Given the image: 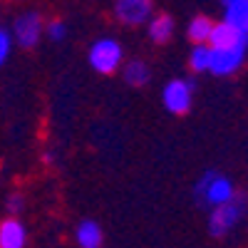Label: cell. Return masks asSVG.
I'll return each mask as SVG.
<instances>
[{"label":"cell","instance_id":"6da1fadb","mask_svg":"<svg viewBox=\"0 0 248 248\" xmlns=\"http://www.w3.org/2000/svg\"><path fill=\"white\" fill-rule=\"evenodd\" d=\"M236 194H238L236 184L216 169L203 171L199 181L194 184V201L199 206H206V209H216V206L229 203Z\"/></svg>","mask_w":248,"mask_h":248},{"label":"cell","instance_id":"7a4b0ae2","mask_svg":"<svg viewBox=\"0 0 248 248\" xmlns=\"http://www.w3.org/2000/svg\"><path fill=\"white\" fill-rule=\"evenodd\" d=\"M87 62L97 75H105V77L117 75L119 67L124 65V47L117 37L109 35L97 37L87 50Z\"/></svg>","mask_w":248,"mask_h":248},{"label":"cell","instance_id":"3957f363","mask_svg":"<svg viewBox=\"0 0 248 248\" xmlns=\"http://www.w3.org/2000/svg\"><path fill=\"white\" fill-rule=\"evenodd\" d=\"M246 214H248V196L238 191L229 203L211 209V214H209V233L214 238H226L246 218Z\"/></svg>","mask_w":248,"mask_h":248},{"label":"cell","instance_id":"277c9868","mask_svg":"<svg viewBox=\"0 0 248 248\" xmlns=\"http://www.w3.org/2000/svg\"><path fill=\"white\" fill-rule=\"evenodd\" d=\"M194 92H196V82L189 77H176L169 79L161 87V105L169 114L184 117L194 105Z\"/></svg>","mask_w":248,"mask_h":248},{"label":"cell","instance_id":"5b68a950","mask_svg":"<svg viewBox=\"0 0 248 248\" xmlns=\"http://www.w3.org/2000/svg\"><path fill=\"white\" fill-rule=\"evenodd\" d=\"M13 43L20 45V50H32L40 45V37L45 35V20L37 10H23L13 20Z\"/></svg>","mask_w":248,"mask_h":248},{"label":"cell","instance_id":"8992f818","mask_svg":"<svg viewBox=\"0 0 248 248\" xmlns=\"http://www.w3.org/2000/svg\"><path fill=\"white\" fill-rule=\"evenodd\" d=\"M246 55H248V32H243L241 40L229 50H211L209 72L214 77H231V75H236L243 67Z\"/></svg>","mask_w":248,"mask_h":248},{"label":"cell","instance_id":"52a82bcc","mask_svg":"<svg viewBox=\"0 0 248 248\" xmlns=\"http://www.w3.org/2000/svg\"><path fill=\"white\" fill-rule=\"evenodd\" d=\"M112 13L117 17V23L127 25V28H139L152 20L154 5L149 0H117L112 5Z\"/></svg>","mask_w":248,"mask_h":248},{"label":"cell","instance_id":"ba28073f","mask_svg":"<svg viewBox=\"0 0 248 248\" xmlns=\"http://www.w3.org/2000/svg\"><path fill=\"white\" fill-rule=\"evenodd\" d=\"M221 23L233 28L238 35L248 32V0H223L221 3Z\"/></svg>","mask_w":248,"mask_h":248},{"label":"cell","instance_id":"9c48e42d","mask_svg":"<svg viewBox=\"0 0 248 248\" xmlns=\"http://www.w3.org/2000/svg\"><path fill=\"white\" fill-rule=\"evenodd\" d=\"M28 246V226L20 218H3L0 221V248H25Z\"/></svg>","mask_w":248,"mask_h":248},{"label":"cell","instance_id":"30bf717a","mask_svg":"<svg viewBox=\"0 0 248 248\" xmlns=\"http://www.w3.org/2000/svg\"><path fill=\"white\" fill-rule=\"evenodd\" d=\"M176 32V23L169 13H154L147 23V35L154 45H167Z\"/></svg>","mask_w":248,"mask_h":248},{"label":"cell","instance_id":"8fae6325","mask_svg":"<svg viewBox=\"0 0 248 248\" xmlns=\"http://www.w3.org/2000/svg\"><path fill=\"white\" fill-rule=\"evenodd\" d=\"M75 243L79 248H102L105 243V231L94 218H82L75 226Z\"/></svg>","mask_w":248,"mask_h":248},{"label":"cell","instance_id":"7c38bea8","mask_svg":"<svg viewBox=\"0 0 248 248\" xmlns=\"http://www.w3.org/2000/svg\"><path fill=\"white\" fill-rule=\"evenodd\" d=\"M122 79L127 82L129 87H147L152 82V67L144 60H127L122 65Z\"/></svg>","mask_w":248,"mask_h":248},{"label":"cell","instance_id":"4fadbf2b","mask_svg":"<svg viewBox=\"0 0 248 248\" xmlns=\"http://www.w3.org/2000/svg\"><path fill=\"white\" fill-rule=\"evenodd\" d=\"M211 30H214V20L209 15H194L189 20V25H186V37L194 45H206L211 37Z\"/></svg>","mask_w":248,"mask_h":248},{"label":"cell","instance_id":"5bb4252c","mask_svg":"<svg viewBox=\"0 0 248 248\" xmlns=\"http://www.w3.org/2000/svg\"><path fill=\"white\" fill-rule=\"evenodd\" d=\"M241 40V35L233 30V28H229L226 23H214V30H211V37H209V45L211 50H229V47H233L236 43Z\"/></svg>","mask_w":248,"mask_h":248},{"label":"cell","instance_id":"9a60e30c","mask_svg":"<svg viewBox=\"0 0 248 248\" xmlns=\"http://www.w3.org/2000/svg\"><path fill=\"white\" fill-rule=\"evenodd\" d=\"M209 65H211V47L209 45H194L189 52V70L194 75H201V72H209Z\"/></svg>","mask_w":248,"mask_h":248},{"label":"cell","instance_id":"2e32d148","mask_svg":"<svg viewBox=\"0 0 248 248\" xmlns=\"http://www.w3.org/2000/svg\"><path fill=\"white\" fill-rule=\"evenodd\" d=\"M67 32H70L67 23H65V20H60V17H52V20L45 23V37L52 40V43H62V40L67 37Z\"/></svg>","mask_w":248,"mask_h":248},{"label":"cell","instance_id":"e0dca14e","mask_svg":"<svg viewBox=\"0 0 248 248\" xmlns=\"http://www.w3.org/2000/svg\"><path fill=\"white\" fill-rule=\"evenodd\" d=\"M13 47H15V43H13V35H10V30H8V28H0V67H3L5 62L10 60Z\"/></svg>","mask_w":248,"mask_h":248},{"label":"cell","instance_id":"ac0fdd59","mask_svg":"<svg viewBox=\"0 0 248 248\" xmlns=\"http://www.w3.org/2000/svg\"><path fill=\"white\" fill-rule=\"evenodd\" d=\"M25 209V199H23V194H10L8 199H5V211L13 216V218H17V214Z\"/></svg>","mask_w":248,"mask_h":248}]
</instances>
